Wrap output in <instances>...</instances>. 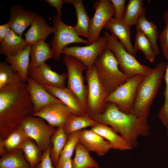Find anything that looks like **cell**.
<instances>
[{"label": "cell", "mask_w": 168, "mask_h": 168, "mask_svg": "<svg viewBox=\"0 0 168 168\" xmlns=\"http://www.w3.org/2000/svg\"><path fill=\"white\" fill-rule=\"evenodd\" d=\"M33 105L24 82L17 72L13 80L0 89V138L5 139L32 115Z\"/></svg>", "instance_id": "obj_1"}, {"label": "cell", "mask_w": 168, "mask_h": 168, "mask_svg": "<svg viewBox=\"0 0 168 168\" xmlns=\"http://www.w3.org/2000/svg\"><path fill=\"white\" fill-rule=\"evenodd\" d=\"M92 118L98 123L109 126L119 133L131 149L137 146L138 137L146 136L149 133L150 127L147 118H138L132 113H123L113 103L108 102L102 113Z\"/></svg>", "instance_id": "obj_2"}, {"label": "cell", "mask_w": 168, "mask_h": 168, "mask_svg": "<svg viewBox=\"0 0 168 168\" xmlns=\"http://www.w3.org/2000/svg\"><path fill=\"white\" fill-rule=\"evenodd\" d=\"M166 64L161 62L152 69L148 74L144 75L137 90L133 113L138 118H147L154 99L161 86Z\"/></svg>", "instance_id": "obj_3"}, {"label": "cell", "mask_w": 168, "mask_h": 168, "mask_svg": "<svg viewBox=\"0 0 168 168\" xmlns=\"http://www.w3.org/2000/svg\"><path fill=\"white\" fill-rule=\"evenodd\" d=\"M94 64L98 79L108 96L128 78L119 69L114 54L107 47L101 52Z\"/></svg>", "instance_id": "obj_4"}, {"label": "cell", "mask_w": 168, "mask_h": 168, "mask_svg": "<svg viewBox=\"0 0 168 168\" xmlns=\"http://www.w3.org/2000/svg\"><path fill=\"white\" fill-rule=\"evenodd\" d=\"M104 34L107 41V47L114 54L119 69L128 78L139 75L144 76L150 73L152 69L140 63L115 36L106 31Z\"/></svg>", "instance_id": "obj_5"}, {"label": "cell", "mask_w": 168, "mask_h": 168, "mask_svg": "<svg viewBox=\"0 0 168 168\" xmlns=\"http://www.w3.org/2000/svg\"><path fill=\"white\" fill-rule=\"evenodd\" d=\"M85 78L88 90L86 113L92 118L104 111L108 103V96L98 79L95 64L87 68Z\"/></svg>", "instance_id": "obj_6"}, {"label": "cell", "mask_w": 168, "mask_h": 168, "mask_svg": "<svg viewBox=\"0 0 168 168\" xmlns=\"http://www.w3.org/2000/svg\"><path fill=\"white\" fill-rule=\"evenodd\" d=\"M55 128L47 124L43 119L30 115L22 122L17 129L26 137L34 140L43 152L51 144V137L56 130Z\"/></svg>", "instance_id": "obj_7"}, {"label": "cell", "mask_w": 168, "mask_h": 168, "mask_svg": "<svg viewBox=\"0 0 168 168\" xmlns=\"http://www.w3.org/2000/svg\"><path fill=\"white\" fill-rule=\"evenodd\" d=\"M52 22L54 31L50 44L53 53V58L55 61L60 59L61 51L68 44L78 43L89 45L87 40L79 37L73 26L64 23L61 17L57 14L53 15Z\"/></svg>", "instance_id": "obj_8"}, {"label": "cell", "mask_w": 168, "mask_h": 168, "mask_svg": "<svg viewBox=\"0 0 168 168\" xmlns=\"http://www.w3.org/2000/svg\"><path fill=\"white\" fill-rule=\"evenodd\" d=\"M63 61L68 71L67 87L78 98L86 111L88 90L84 84L82 73L87 67L82 62L70 55H64Z\"/></svg>", "instance_id": "obj_9"}, {"label": "cell", "mask_w": 168, "mask_h": 168, "mask_svg": "<svg viewBox=\"0 0 168 168\" xmlns=\"http://www.w3.org/2000/svg\"><path fill=\"white\" fill-rule=\"evenodd\" d=\"M143 76L139 75L128 78L124 84L108 96L106 101L115 104L123 113L132 114L137 88Z\"/></svg>", "instance_id": "obj_10"}, {"label": "cell", "mask_w": 168, "mask_h": 168, "mask_svg": "<svg viewBox=\"0 0 168 168\" xmlns=\"http://www.w3.org/2000/svg\"><path fill=\"white\" fill-rule=\"evenodd\" d=\"M93 8L95 11L90 20L89 37L87 40L89 44L98 40L102 29L114 13L110 0H99L94 3Z\"/></svg>", "instance_id": "obj_11"}, {"label": "cell", "mask_w": 168, "mask_h": 168, "mask_svg": "<svg viewBox=\"0 0 168 168\" xmlns=\"http://www.w3.org/2000/svg\"><path fill=\"white\" fill-rule=\"evenodd\" d=\"M107 46V41L105 36H100L96 41L86 46H67L62 50L61 54L77 58L87 68L94 64L101 52Z\"/></svg>", "instance_id": "obj_12"}, {"label": "cell", "mask_w": 168, "mask_h": 168, "mask_svg": "<svg viewBox=\"0 0 168 168\" xmlns=\"http://www.w3.org/2000/svg\"><path fill=\"white\" fill-rule=\"evenodd\" d=\"M72 114L70 108L64 104L58 103L46 105L32 115L41 118L49 125L59 128L63 126Z\"/></svg>", "instance_id": "obj_13"}, {"label": "cell", "mask_w": 168, "mask_h": 168, "mask_svg": "<svg viewBox=\"0 0 168 168\" xmlns=\"http://www.w3.org/2000/svg\"><path fill=\"white\" fill-rule=\"evenodd\" d=\"M29 77L41 85H49L59 88L65 87L67 74L64 72L59 74L53 71L51 67L46 63L36 68L28 69Z\"/></svg>", "instance_id": "obj_14"}, {"label": "cell", "mask_w": 168, "mask_h": 168, "mask_svg": "<svg viewBox=\"0 0 168 168\" xmlns=\"http://www.w3.org/2000/svg\"><path fill=\"white\" fill-rule=\"evenodd\" d=\"M79 142L89 152L103 156L113 149L111 145L107 140L91 129L80 130Z\"/></svg>", "instance_id": "obj_15"}, {"label": "cell", "mask_w": 168, "mask_h": 168, "mask_svg": "<svg viewBox=\"0 0 168 168\" xmlns=\"http://www.w3.org/2000/svg\"><path fill=\"white\" fill-rule=\"evenodd\" d=\"M11 29L20 36L35 19L37 14L34 11L25 10L18 5L12 6L9 9Z\"/></svg>", "instance_id": "obj_16"}, {"label": "cell", "mask_w": 168, "mask_h": 168, "mask_svg": "<svg viewBox=\"0 0 168 168\" xmlns=\"http://www.w3.org/2000/svg\"><path fill=\"white\" fill-rule=\"evenodd\" d=\"M41 85L51 95L68 107L73 114L81 116L86 113L79 99L67 87L62 88L47 85Z\"/></svg>", "instance_id": "obj_17"}, {"label": "cell", "mask_w": 168, "mask_h": 168, "mask_svg": "<svg viewBox=\"0 0 168 168\" xmlns=\"http://www.w3.org/2000/svg\"><path fill=\"white\" fill-rule=\"evenodd\" d=\"M26 83L27 90L30 95L33 105V114L37 112L48 105L58 103H63L51 95L41 85L35 82L29 77L27 79Z\"/></svg>", "instance_id": "obj_18"}, {"label": "cell", "mask_w": 168, "mask_h": 168, "mask_svg": "<svg viewBox=\"0 0 168 168\" xmlns=\"http://www.w3.org/2000/svg\"><path fill=\"white\" fill-rule=\"evenodd\" d=\"M104 28L109 30L111 34L119 40L129 53L134 56H136L138 51L134 48L131 42V31L130 27L127 26L123 20L112 17Z\"/></svg>", "instance_id": "obj_19"}, {"label": "cell", "mask_w": 168, "mask_h": 168, "mask_svg": "<svg viewBox=\"0 0 168 168\" xmlns=\"http://www.w3.org/2000/svg\"><path fill=\"white\" fill-rule=\"evenodd\" d=\"M54 31L53 27L49 26L43 17L38 15L30 29L24 35L27 43L32 45L40 40L45 41Z\"/></svg>", "instance_id": "obj_20"}, {"label": "cell", "mask_w": 168, "mask_h": 168, "mask_svg": "<svg viewBox=\"0 0 168 168\" xmlns=\"http://www.w3.org/2000/svg\"><path fill=\"white\" fill-rule=\"evenodd\" d=\"M91 129L105 139L111 145L113 149L121 151L131 149L126 140L108 125L98 123L91 127Z\"/></svg>", "instance_id": "obj_21"}, {"label": "cell", "mask_w": 168, "mask_h": 168, "mask_svg": "<svg viewBox=\"0 0 168 168\" xmlns=\"http://www.w3.org/2000/svg\"><path fill=\"white\" fill-rule=\"evenodd\" d=\"M31 46V44H28L26 48L19 54L6 56V61L26 82L29 77L28 71Z\"/></svg>", "instance_id": "obj_22"}, {"label": "cell", "mask_w": 168, "mask_h": 168, "mask_svg": "<svg viewBox=\"0 0 168 168\" xmlns=\"http://www.w3.org/2000/svg\"><path fill=\"white\" fill-rule=\"evenodd\" d=\"M29 69L36 68L45 63L47 60L53 58V53L50 44L40 40L31 45Z\"/></svg>", "instance_id": "obj_23"}, {"label": "cell", "mask_w": 168, "mask_h": 168, "mask_svg": "<svg viewBox=\"0 0 168 168\" xmlns=\"http://www.w3.org/2000/svg\"><path fill=\"white\" fill-rule=\"evenodd\" d=\"M28 44L25 39L10 29L7 36L1 43L0 54L6 56L15 55L24 50Z\"/></svg>", "instance_id": "obj_24"}, {"label": "cell", "mask_w": 168, "mask_h": 168, "mask_svg": "<svg viewBox=\"0 0 168 168\" xmlns=\"http://www.w3.org/2000/svg\"><path fill=\"white\" fill-rule=\"evenodd\" d=\"M65 3L72 4L77 16V22L73 26L78 35L88 38L91 18L88 16L82 0H65Z\"/></svg>", "instance_id": "obj_25"}, {"label": "cell", "mask_w": 168, "mask_h": 168, "mask_svg": "<svg viewBox=\"0 0 168 168\" xmlns=\"http://www.w3.org/2000/svg\"><path fill=\"white\" fill-rule=\"evenodd\" d=\"M98 123V122L86 113L81 116H77L72 114L63 127V129L65 133L68 137L75 132L88 127H91Z\"/></svg>", "instance_id": "obj_26"}, {"label": "cell", "mask_w": 168, "mask_h": 168, "mask_svg": "<svg viewBox=\"0 0 168 168\" xmlns=\"http://www.w3.org/2000/svg\"><path fill=\"white\" fill-rule=\"evenodd\" d=\"M142 0H130L124 11L123 21L130 27L137 25L139 19L145 15L146 10L143 7Z\"/></svg>", "instance_id": "obj_27"}, {"label": "cell", "mask_w": 168, "mask_h": 168, "mask_svg": "<svg viewBox=\"0 0 168 168\" xmlns=\"http://www.w3.org/2000/svg\"><path fill=\"white\" fill-rule=\"evenodd\" d=\"M68 137L65 133L63 127L57 128L50 139L51 147L50 152L51 160L54 167L58 163L62 151L66 145Z\"/></svg>", "instance_id": "obj_28"}, {"label": "cell", "mask_w": 168, "mask_h": 168, "mask_svg": "<svg viewBox=\"0 0 168 168\" xmlns=\"http://www.w3.org/2000/svg\"><path fill=\"white\" fill-rule=\"evenodd\" d=\"M75 155L72 159V168H98L99 165L91 156L89 152L79 142L75 148Z\"/></svg>", "instance_id": "obj_29"}, {"label": "cell", "mask_w": 168, "mask_h": 168, "mask_svg": "<svg viewBox=\"0 0 168 168\" xmlns=\"http://www.w3.org/2000/svg\"><path fill=\"white\" fill-rule=\"evenodd\" d=\"M0 168H32L26 160L21 148L8 152L0 159Z\"/></svg>", "instance_id": "obj_30"}, {"label": "cell", "mask_w": 168, "mask_h": 168, "mask_svg": "<svg viewBox=\"0 0 168 168\" xmlns=\"http://www.w3.org/2000/svg\"><path fill=\"white\" fill-rule=\"evenodd\" d=\"M21 148L27 162L31 167L35 168L40 162L43 152L34 140L29 137L25 138Z\"/></svg>", "instance_id": "obj_31"}, {"label": "cell", "mask_w": 168, "mask_h": 168, "mask_svg": "<svg viewBox=\"0 0 168 168\" xmlns=\"http://www.w3.org/2000/svg\"><path fill=\"white\" fill-rule=\"evenodd\" d=\"M136 26L140 28L150 41L155 55H158L159 53L157 44L159 35L156 26L152 21H148L145 15H144L139 19Z\"/></svg>", "instance_id": "obj_32"}, {"label": "cell", "mask_w": 168, "mask_h": 168, "mask_svg": "<svg viewBox=\"0 0 168 168\" xmlns=\"http://www.w3.org/2000/svg\"><path fill=\"white\" fill-rule=\"evenodd\" d=\"M137 32L134 47L137 51H142L146 58L151 62L155 60V54L152 44L142 30L136 26Z\"/></svg>", "instance_id": "obj_33"}, {"label": "cell", "mask_w": 168, "mask_h": 168, "mask_svg": "<svg viewBox=\"0 0 168 168\" xmlns=\"http://www.w3.org/2000/svg\"><path fill=\"white\" fill-rule=\"evenodd\" d=\"M80 131V130L75 132L68 136L67 143L61 152L55 168H61L63 163L65 161L71 158L76 146L79 142Z\"/></svg>", "instance_id": "obj_34"}, {"label": "cell", "mask_w": 168, "mask_h": 168, "mask_svg": "<svg viewBox=\"0 0 168 168\" xmlns=\"http://www.w3.org/2000/svg\"><path fill=\"white\" fill-rule=\"evenodd\" d=\"M26 137L18 129L11 133L4 139V144L8 152H12L21 148Z\"/></svg>", "instance_id": "obj_35"}, {"label": "cell", "mask_w": 168, "mask_h": 168, "mask_svg": "<svg viewBox=\"0 0 168 168\" xmlns=\"http://www.w3.org/2000/svg\"><path fill=\"white\" fill-rule=\"evenodd\" d=\"M15 73L11 65L7 61L0 62V89L13 80Z\"/></svg>", "instance_id": "obj_36"}, {"label": "cell", "mask_w": 168, "mask_h": 168, "mask_svg": "<svg viewBox=\"0 0 168 168\" xmlns=\"http://www.w3.org/2000/svg\"><path fill=\"white\" fill-rule=\"evenodd\" d=\"M165 27L159 35L158 38L164 56L168 60V9L164 15Z\"/></svg>", "instance_id": "obj_37"}, {"label": "cell", "mask_w": 168, "mask_h": 168, "mask_svg": "<svg viewBox=\"0 0 168 168\" xmlns=\"http://www.w3.org/2000/svg\"><path fill=\"white\" fill-rule=\"evenodd\" d=\"M114 9V18L123 20L125 11L126 0H110Z\"/></svg>", "instance_id": "obj_38"}, {"label": "cell", "mask_w": 168, "mask_h": 168, "mask_svg": "<svg viewBox=\"0 0 168 168\" xmlns=\"http://www.w3.org/2000/svg\"><path fill=\"white\" fill-rule=\"evenodd\" d=\"M51 147V143L49 147L43 152L40 162L35 168H54L50 155Z\"/></svg>", "instance_id": "obj_39"}, {"label": "cell", "mask_w": 168, "mask_h": 168, "mask_svg": "<svg viewBox=\"0 0 168 168\" xmlns=\"http://www.w3.org/2000/svg\"><path fill=\"white\" fill-rule=\"evenodd\" d=\"M158 117L161 122L168 130V105H163L160 109Z\"/></svg>", "instance_id": "obj_40"}, {"label": "cell", "mask_w": 168, "mask_h": 168, "mask_svg": "<svg viewBox=\"0 0 168 168\" xmlns=\"http://www.w3.org/2000/svg\"><path fill=\"white\" fill-rule=\"evenodd\" d=\"M51 7H55L57 12V14L61 17V8L62 5L65 3V0H45Z\"/></svg>", "instance_id": "obj_41"}, {"label": "cell", "mask_w": 168, "mask_h": 168, "mask_svg": "<svg viewBox=\"0 0 168 168\" xmlns=\"http://www.w3.org/2000/svg\"><path fill=\"white\" fill-rule=\"evenodd\" d=\"M10 29H11V26L9 21L6 23L0 26V42L1 43L7 35Z\"/></svg>", "instance_id": "obj_42"}, {"label": "cell", "mask_w": 168, "mask_h": 168, "mask_svg": "<svg viewBox=\"0 0 168 168\" xmlns=\"http://www.w3.org/2000/svg\"><path fill=\"white\" fill-rule=\"evenodd\" d=\"M165 73L163 78L166 83V88L163 92L165 98L164 105L168 104V62L166 64V66L165 71Z\"/></svg>", "instance_id": "obj_43"}, {"label": "cell", "mask_w": 168, "mask_h": 168, "mask_svg": "<svg viewBox=\"0 0 168 168\" xmlns=\"http://www.w3.org/2000/svg\"><path fill=\"white\" fill-rule=\"evenodd\" d=\"M7 153L4 145V139L0 138V155L2 156Z\"/></svg>", "instance_id": "obj_44"}, {"label": "cell", "mask_w": 168, "mask_h": 168, "mask_svg": "<svg viewBox=\"0 0 168 168\" xmlns=\"http://www.w3.org/2000/svg\"><path fill=\"white\" fill-rule=\"evenodd\" d=\"M72 159L69 158L65 161L63 163L61 168H72Z\"/></svg>", "instance_id": "obj_45"}, {"label": "cell", "mask_w": 168, "mask_h": 168, "mask_svg": "<svg viewBox=\"0 0 168 168\" xmlns=\"http://www.w3.org/2000/svg\"><path fill=\"white\" fill-rule=\"evenodd\" d=\"M98 168H100L99 167Z\"/></svg>", "instance_id": "obj_46"}]
</instances>
